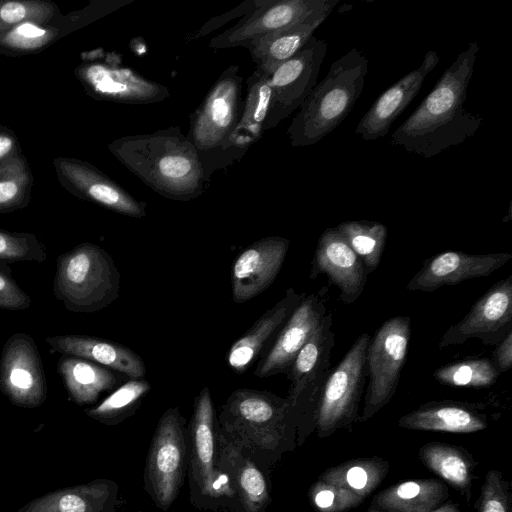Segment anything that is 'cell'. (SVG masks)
Returning a JSON list of instances; mask_svg holds the SVG:
<instances>
[{
    "mask_svg": "<svg viewBox=\"0 0 512 512\" xmlns=\"http://www.w3.org/2000/svg\"><path fill=\"white\" fill-rule=\"evenodd\" d=\"M479 45L472 41L443 72L432 91L394 131L391 144L424 158L462 144L477 132L483 118L465 109Z\"/></svg>",
    "mask_w": 512,
    "mask_h": 512,
    "instance_id": "6da1fadb",
    "label": "cell"
},
{
    "mask_svg": "<svg viewBox=\"0 0 512 512\" xmlns=\"http://www.w3.org/2000/svg\"><path fill=\"white\" fill-rule=\"evenodd\" d=\"M112 155L162 197L189 201L207 185L200 155L179 127L122 136L108 145Z\"/></svg>",
    "mask_w": 512,
    "mask_h": 512,
    "instance_id": "7a4b0ae2",
    "label": "cell"
},
{
    "mask_svg": "<svg viewBox=\"0 0 512 512\" xmlns=\"http://www.w3.org/2000/svg\"><path fill=\"white\" fill-rule=\"evenodd\" d=\"M368 65V58L357 48L331 64L288 127L292 147L314 145L344 121L362 93Z\"/></svg>",
    "mask_w": 512,
    "mask_h": 512,
    "instance_id": "3957f363",
    "label": "cell"
},
{
    "mask_svg": "<svg viewBox=\"0 0 512 512\" xmlns=\"http://www.w3.org/2000/svg\"><path fill=\"white\" fill-rule=\"evenodd\" d=\"M295 427L288 399L269 391L237 389L219 416V430L252 456L284 448Z\"/></svg>",
    "mask_w": 512,
    "mask_h": 512,
    "instance_id": "277c9868",
    "label": "cell"
},
{
    "mask_svg": "<svg viewBox=\"0 0 512 512\" xmlns=\"http://www.w3.org/2000/svg\"><path fill=\"white\" fill-rule=\"evenodd\" d=\"M120 275L101 247L82 243L57 259L54 295L75 313L99 311L119 297Z\"/></svg>",
    "mask_w": 512,
    "mask_h": 512,
    "instance_id": "5b68a950",
    "label": "cell"
},
{
    "mask_svg": "<svg viewBox=\"0 0 512 512\" xmlns=\"http://www.w3.org/2000/svg\"><path fill=\"white\" fill-rule=\"evenodd\" d=\"M411 318L399 315L386 320L370 338L366 352L369 378L359 421L373 417L393 398L406 362Z\"/></svg>",
    "mask_w": 512,
    "mask_h": 512,
    "instance_id": "8992f818",
    "label": "cell"
},
{
    "mask_svg": "<svg viewBox=\"0 0 512 512\" xmlns=\"http://www.w3.org/2000/svg\"><path fill=\"white\" fill-rule=\"evenodd\" d=\"M331 326L332 314L328 313L301 348L288 372L291 384L287 399L295 424L301 431L315 428L321 394L331 372L330 357L335 344Z\"/></svg>",
    "mask_w": 512,
    "mask_h": 512,
    "instance_id": "52a82bcc",
    "label": "cell"
},
{
    "mask_svg": "<svg viewBox=\"0 0 512 512\" xmlns=\"http://www.w3.org/2000/svg\"><path fill=\"white\" fill-rule=\"evenodd\" d=\"M371 336L364 332L330 372L318 405L315 428L320 438L348 427L358 418L365 389L366 352Z\"/></svg>",
    "mask_w": 512,
    "mask_h": 512,
    "instance_id": "ba28073f",
    "label": "cell"
},
{
    "mask_svg": "<svg viewBox=\"0 0 512 512\" xmlns=\"http://www.w3.org/2000/svg\"><path fill=\"white\" fill-rule=\"evenodd\" d=\"M184 418L178 407L161 416L147 455L145 489L154 503L167 510L183 485L187 459Z\"/></svg>",
    "mask_w": 512,
    "mask_h": 512,
    "instance_id": "9c48e42d",
    "label": "cell"
},
{
    "mask_svg": "<svg viewBox=\"0 0 512 512\" xmlns=\"http://www.w3.org/2000/svg\"><path fill=\"white\" fill-rule=\"evenodd\" d=\"M236 64L226 68L190 115L186 135L199 152L221 146L235 128L242 109L243 78Z\"/></svg>",
    "mask_w": 512,
    "mask_h": 512,
    "instance_id": "30bf717a",
    "label": "cell"
},
{
    "mask_svg": "<svg viewBox=\"0 0 512 512\" xmlns=\"http://www.w3.org/2000/svg\"><path fill=\"white\" fill-rule=\"evenodd\" d=\"M327 43L312 36L289 60L269 76L271 101L265 130L275 128L298 109L317 84Z\"/></svg>",
    "mask_w": 512,
    "mask_h": 512,
    "instance_id": "8fae6325",
    "label": "cell"
},
{
    "mask_svg": "<svg viewBox=\"0 0 512 512\" xmlns=\"http://www.w3.org/2000/svg\"><path fill=\"white\" fill-rule=\"evenodd\" d=\"M269 76L255 69L247 78V93L237 124L218 148L200 155L204 178L209 183L212 174L240 160L265 131L271 101Z\"/></svg>",
    "mask_w": 512,
    "mask_h": 512,
    "instance_id": "7c38bea8",
    "label": "cell"
},
{
    "mask_svg": "<svg viewBox=\"0 0 512 512\" xmlns=\"http://www.w3.org/2000/svg\"><path fill=\"white\" fill-rule=\"evenodd\" d=\"M254 8L235 25L213 37L209 47H244L266 34L295 25L313 14L336 6L337 0H254Z\"/></svg>",
    "mask_w": 512,
    "mask_h": 512,
    "instance_id": "4fadbf2b",
    "label": "cell"
},
{
    "mask_svg": "<svg viewBox=\"0 0 512 512\" xmlns=\"http://www.w3.org/2000/svg\"><path fill=\"white\" fill-rule=\"evenodd\" d=\"M512 332V275L496 282L456 324L439 340L444 349L460 345L472 338L486 345H496Z\"/></svg>",
    "mask_w": 512,
    "mask_h": 512,
    "instance_id": "5bb4252c",
    "label": "cell"
},
{
    "mask_svg": "<svg viewBox=\"0 0 512 512\" xmlns=\"http://www.w3.org/2000/svg\"><path fill=\"white\" fill-rule=\"evenodd\" d=\"M0 391L15 406L36 408L47 397V383L37 346L18 332L5 343L0 358Z\"/></svg>",
    "mask_w": 512,
    "mask_h": 512,
    "instance_id": "9a60e30c",
    "label": "cell"
},
{
    "mask_svg": "<svg viewBox=\"0 0 512 512\" xmlns=\"http://www.w3.org/2000/svg\"><path fill=\"white\" fill-rule=\"evenodd\" d=\"M190 438V471L197 492L212 499L234 496L229 480L217 466L215 414L208 387L195 399Z\"/></svg>",
    "mask_w": 512,
    "mask_h": 512,
    "instance_id": "2e32d148",
    "label": "cell"
},
{
    "mask_svg": "<svg viewBox=\"0 0 512 512\" xmlns=\"http://www.w3.org/2000/svg\"><path fill=\"white\" fill-rule=\"evenodd\" d=\"M75 75L86 92L97 100L152 104L170 96L168 87L108 60L82 63L76 68Z\"/></svg>",
    "mask_w": 512,
    "mask_h": 512,
    "instance_id": "e0dca14e",
    "label": "cell"
},
{
    "mask_svg": "<svg viewBox=\"0 0 512 512\" xmlns=\"http://www.w3.org/2000/svg\"><path fill=\"white\" fill-rule=\"evenodd\" d=\"M53 164L61 185L76 197L121 215L133 218L147 215L146 202L136 199L92 164L67 157L55 158Z\"/></svg>",
    "mask_w": 512,
    "mask_h": 512,
    "instance_id": "ac0fdd59",
    "label": "cell"
},
{
    "mask_svg": "<svg viewBox=\"0 0 512 512\" xmlns=\"http://www.w3.org/2000/svg\"><path fill=\"white\" fill-rule=\"evenodd\" d=\"M327 287L305 295L276 336L255 375L260 378L288 373L297 354L320 325L326 310Z\"/></svg>",
    "mask_w": 512,
    "mask_h": 512,
    "instance_id": "d6986e66",
    "label": "cell"
},
{
    "mask_svg": "<svg viewBox=\"0 0 512 512\" xmlns=\"http://www.w3.org/2000/svg\"><path fill=\"white\" fill-rule=\"evenodd\" d=\"M509 252L468 254L444 251L423 262L407 283L409 291L433 292L443 286L457 285L472 278L486 277L511 260Z\"/></svg>",
    "mask_w": 512,
    "mask_h": 512,
    "instance_id": "ffe728a7",
    "label": "cell"
},
{
    "mask_svg": "<svg viewBox=\"0 0 512 512\" xmlns=\"http://www.w3.org/2000/svg\"><path fill=\"white\" fill-rule=\"evenodd\" d=\"M290 241L280 236L260 239L245 248L232 265V298L244 303L264 292L276 279Z\"/></svg>",
    "mask_w": 512,
    "mask_h": 512,
    "instance_id": "44dd1931",
    "label": "cell"
},
{
    "mask_svg": "<svg viewBox=\"0 0 512 512\" xmlns=\"http://www.w3.org/2000/svg\"><path fill=\"white\" fill-rule=\"evenodd\" d=\"M321 274L339 289V299L345 304L354 303L367 282L362 261L335 227L321 234L311 262L310 278Z\"/></svg>",
    "mask_w": 512,
    "mask_h": 512,
    "instance_id": "7402d4cb",
    "label": "cell"
},
{
    "mask_svg": "<svg viewBox=\"0 0 512 512\" xmlns=\"http://www.w3.org/2000/svg\"><path fill=\"white\" fill-rule=\"evenodd\" d=\"M439 61L438 53L429 50L416 69L399 79L375 100L360 119L355 133L367 141L386 136L395 120L419 93L426 77Z\"/></svg>",
    "mask_w": 512,
    "mask_h": 512,
    "instance_id": "603a6c76",
    "label": "cell"
},
{
    "mask_svg": "<svg viewBox=\"0 0 512 512\" xmlns=\"http://www.w3.org/2000/svg\"><path fill=\"white\" fill-rule=\"evenodd\" d=\"M218 469L229 480L245 512H263L270 495L264 474L243 449L216 431Z\"/></svg>",
    "mask_w": 512,
    "mask_h": 512,
    "instance_id": "cb8c5ba5",
    "label": "cell"
},
{
    "mask_svg": "<svg viewBox=\"0 0 512 512\" xmlns=\"http://www.w3.org/2000/svg\"><path fill=\"white\" fill-rule=\"evenodd\" d=\"M482 409V405L463 401H429L400 417L398 425L418 431L474 433L488 426Z\"/></svg>",
    "mask_w": 512,
    "mask_h": 512,
    "instance_id": "d4e9b609",
    "label": "cell"
},
{
    "mask_svg": "<svg viewBox=\"0 0 512 512\" xmlns=\"http://www.w3.org/2000/svg\"><path fill=\"white\" fill-rule=\"evenodd\" d=\"M118 492L113 480L95 479L39 496L17 512H117Z\"/></svg>",
    "mask_w": 512,
    "mask_h": 512,
    "instance_id": "484cf974",
    "label": "cell"
},
{
    "mask_svg": "<svg viewBox=\"0 0 512 512\" xmlns=\"http://www.w3.org/2000/svg\"><path fill=\"white\" fill-rule=\"evenodd\" d=\"M53 350L83 358L123 373L131 379L143 378L146 368L142 358L126 346L84 335H60L46 338Z\"/></svg>",
    "mask_w": 512,
    "mask_h": 512,
    "instance_id": "4316f807",
    "label": "cell"
},
{
    "mask_svg": "<svg viewBox=\"0 0 512 512\" xmlns=\"http://www.w3.org/2000/svg\"><path fill=\"white\" fill-rule=\"evenodd\" d=\"M335 6L325 8L303 22L266 34L252 41L246 48L256 70L270 76L274 70L293 57L313 36Z\"/></svg>",
    "mask_w": 512,
    "mask_h": 512,
    "instance_id": "83f0119b",
    "label": "cell"
},
{
    "mask_svg": "<svg viewBox=\"0 0 512 512\" xmlns=\"http://www.w3.org/2000/svg\"><path fill=\"white\" fill-rule=\"evenodd\" d=\"M305 295L297 293L292 287L287 289L285 295L234 342L227 354L228 365L235 372L243 373L268 341L279 333Z\"/></svg>",
    "mask_w": 512,
    "mask_h": 512,
    "instance_id": "f1b7e54d",
    "label": "cell"
},
{
    "mask_svg": "<svg viewBox=\"0 0 512 512\" xmlns=\"http://www.w3.org/2000/svg\"><path fill=\"white\" fill-rule=\"evenodd\" d=\"M447 497L446 485L437 479L408 480L377 493L371 508L381 512H431Z\"/></svg>",
    "mask_w": 512,
    "mask_h": 512,
    "instance_id": "f546056e",
    "label": "cell"
},
{
    "mask_svg": "<svg viewBox=\"0 0 512 512\" xmlns=\"http://www.w3.org/2000/svg\"><path fill=\"white\" fill-rule=\"evenodd\" d=\"M422 463L470 501L476 461L460 446L430 442L419 450Z\"/></svg>",
    "mask_w": 512,
    "mask_h": 512,
    "instance_id": "4dcf8cb0",
    "label": "cell"
},
{
    "mask_svg": "<svg viewBox=\"0 0 512 512\" xmlns=\"http://www.w3.org/2000/svg\"><path fill=\"white\" fill-rule=\"evenodd\" d=\"M57 369L70 398L78 405L95 402L103 391L118 383L109 369L75 356L63 355Z\"/></svg>",
    "mask_w": 512,
    "mask_h": 512,
    "instance_id": "1f68e13d",
    "label": "cell"
},
{
    "mask_svg": "<svg viewBox=\"0 0 512 512\" xmlns=\"http://www.w3.org/2000/svg\"><path fill=\"white\" fill-rule=\"evenodd\" d=\"M388 470V462L381 458H360L327 469L319 479L348 489L364 499L382 482Z\"/></svg>",
    "mask_w": 512,
    "mask_h": 512,
    "instance_id": "d6a6232c",
    "label": "cell"
},
{
    "mask_svg": "<svg viewBox=\"0 0 512 512\" xmlns=\"http://www.w3.org/2000/svg\"><path fill=\"white\" fill-rule=\"evenodd\" d=\"M335 228L360 258L367 275L374 272L385 249L387 227L377 221L349 220Z\"/></svg>",
    "mask_w": 512,
    "mask_h": 512,
    "instance_id": "836d02e7",
    "label": "cell"
},
{
    "mask_svg": "<svg viewBox=\"0 0 512 512\" xmlns=\"http://www.w3.org/2000/svg\"><path fill=\"white\" fill-rule=\"evenodd\" d=\"M33 177L27 160L20 153L0 163V213L27 206Z\"/></svg>",
    "mask_w": 512,
    "mask_h": 512,
    "instance_id": "e575fe53",
    "label": "cell"
},
{
    "mask_svg": "<svg viewBox=\"0 0 512 512\" xmlns=\"http://www.w3.org/2000/svg\"><path fill=\"white\" fill-rule=\"evenodd\" d=\"M499 376L488 357L450 362L433 372L434 379L440 384L476 389L492 385Z\"/></svg>",
    "mask_w": 512,
    "mask_h": 512,
    "instance_id": "d590c367",
    "label": "cell"
},
{
    "mask_svg": "<svg viewBox=\"0 0 512 512\" xmlns=\"http://www.w3.org/2000/svg\"><path fill=\"white\" fill-rule=\"evenodd\" d=\"M150 383L143 378L131 379L121 385L101 403L86 409L85 413L101 423L112 425L124 419L149 392Z\"/></svg>",
    "mask_w": 512,
    "mask_h": 512,
    "instance_id": "8d00e7d4",
    "label": "cell"
},
{
    "mask_svg": "<svg viewBox=\"0 0 512 512\" xmlns=\"http://www.w3.org/2000/svg\"><path fill=\"white\" fill-rule=\"evenodd\" d=\"M59 32L51 24L23 22L0 34V50L16 54L37 52L53 43Z\"/></svg>",
    "mask_w": 512,
    "mask_h": 512,
    "instance_id": "74e56055",
    "label": "cell"
},
{
    "mask_svg": "<svg viewBox=\"0 0 512 512\" xmlns=\"http://www.w3.org/2000/svg\"><path fill=\"white\" fill-rule=\"evenodd\" d=\"M58 13L55 4L41 0H0V34L23 22L48 25Z\"/></svg>",
    "mask_w": 512,
    "mask_h": 512,
    "instance_id": "f35d334b",
    "label": "cell"
},
{
    "mask_svg": "<svg viewBox=\"0 0 512 512\" xmlns=\"http://www.w3.org/2000/svg\"><path fill=\"white\" fill-rule=\"evenodd\" d=\"M47 258L45 245L31 233H13L0 230V262H44Z\"/></svg>",
    "mask_w": 512,
    "mask_h": 512,
    "instance_id": "ab89813d",
    "label": "cell"
},
{
    "mask_svg": "<svg viewBox=\"0 0 512 512\" xmlns=\"http://www.w3.org/2000/svg\"><path fill=\"white\" fill-rule=\"evenodd\" d=\"M309 499L319 512H345L363 501L354 492L320 479L311 486Z\"/></svg>",
    "mask_w": 512,
    "mask_h": 512,
    "instance_id": "60d3db41",
    "label": "cell"
},
{
    "mask_svg": "<svg viewBox=\"0 0 512 512\" xmlns=\"http://www.w3.org/2000/svg\"><path fill=\"white\" fill-rule=\"evenodd\" d=\"M476 508L477 512H510L509 483L500 471L486 473Z\"/></svg>",
    "mask_w": 512,
    "mask_h": 512,
    "instance_id": "b9f144b4",
    "label": "cell"
},
{
    "mask_svg": "<svg viewBox=\"0 0 512 512\" xmlns=\"http://www.w3.org/2000/svg\"><path fill=\"white\" fill-rule=\"evenodd\" d=\"M8 268L7 265L0 266V309H27L32 300L13 280Z\"/></svg>",
    "mask_w": 512,
    "mask_h": 512,
    "instance_id": "7bdbcfd3",
    "label": "cell"
},
{
    "mask_svg": "<svg viewBox=\"0 0 512 512\" xmlns=\"http://www.w3.org/2000/svg\"><path fill=\"white\" fill-rule=\"evenodd\" d=\"M255 6L254 0H246L240 3L237 7L219 15L209 19L205 24H203L197 31L189 36V40H197L200 37L206 36L218 29L219 27L225 25L231 20L237 17H243L248 12H250Z\"/></svg>",
    "mask_w": 512,
    "mask_h": 512,
    "instance_id": "ee69618b",
    "label": "cell"
},
{
    "mask_svg": "<svg viewBox=\"0 0 512 512\" xmlns=\"http://www.w3.org/2000/svg\"><path fill=\"white\" fill-rule=\"evenodd\" d=\"M491 360L501 374L508 371L512 366V332L495 345Z\"/></svg>",
    "mask_w": 512,
    "mask_h": 512,
    "instance_id": "f6af8a7d",
    "label": "cell"
},
{
    "mask_svg": "<svg viewBox=\"0 0 512 512\" xmlns=\"http://www.w3.org/2000/svg\"><path fill=\"white\" fill-rule=\"evenodd\" d=\"M18 152L15 135L7 129H0V163Z\"/></svg>",
    "mask_w": 512,
    "mask_h": 512,
    "instance_id": "bcb514c9",
    "label": "cell"
},
{
    "mask_svg": "<svg viewBox=\"0 0 512 512\" xmlns=\"http://www.w3.org/2000/svg\"><path fill=\"white\" fill-rule=\"evenodd\" d=\"M366 512H381L376 509H368ZM431 512H461L457 503L453 501L444 502L441 506Z\"/></svg>",
    "mask_w": 512,
    "mask_h": 512,
    "instance_id": "7dc6e473",
    "label": "cell"
}]
</instances>
